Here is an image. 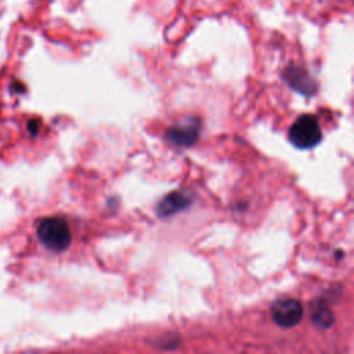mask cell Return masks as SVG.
<instances>
[{"mask_svg": "<svg viewBox=\"0 0 354 354\" xmlns=\"http://www.w3.org/2000/svg\"><path fill=\"white\" fill-rule=\"evenodd\" d=\"M271 317L277 325L282 328H293L303 317V307L296 299L282 297L272 303Z\"/></svg>", "mask_w": 354, "mask_h": 354, "instance_id": "obj_3", "label": "cell"}, {"mask_svg": "<svg viewBox=\"0 0 354 354\" xmlns=\"http://www.w3.org/2000/svg\"><path fill=\"white\" fill-rule=\"evenodd\" d=\"M283 79L286 83L295 90L303 94H313L317 91V83L314 79L299 66H289L283 73Z\"/></svg>", "mask_w": 354, "mask_h": 354, "instance_id": "obj_5", "label": "cell"}, {"mask_svg": "<svg viewBox=\"0 0 354 354\" xmlns=\"http://www.w3.org/2000/svg\"><path fill=\"white\" fill-rule=\"evenodd\" d=\"M201 122L198 118L188 116L183 120L174 123L166 133V137L170 142L180 145V147H189L192 145L199 134Z\"/></svg>", "mask_w": 354, "mask_h": 354, "instance_id": "obj_4", "label": "cell"}, {"mask_svg": "<svg viewBox=\"0 0 354 354\" xmlns=\"http://www.w3.org/2000/svg\"><path fill=\"white\" fill-rule=\"evenodd\" d=\"M36 232L40 243L51 252L65 250L72 241L71 228L61 217L43 218L39 223Z\"/></svg>", "mask_w": 354, "mask_h": 354, "instance_id": "obj_1", "label": "cell"}, {"mask_svg": "<svg viewBox=\"0 0 354 354\" xmlns=\"http://www.w3.org/2000/svg\"><path fill=\"white\" fill-rule=\"evenodd\" d=\"M310 314L314 325L321 329H326L333 322V314L329 306L324 300H315L310 306Z\"/></svg>", "mask_w": 354, "mask_h": 354, "instance_id": "obj_7", "label": "cell"}, {"mask_svg": "<svg viewBox=\"0 0 354 354\" xmlns=\"http://www.w3.org/2000/svg\"><path fill=\"white\" fill-rule=\"evenodd\" d=\"M289 141L300 149H308L315 147L321 138V127L318 119L314 115L304 113L299 116L289 129Z\"/></svg>", "mask_w": 354, "mask_h": 354, "instance_id": "obj_2", "label": "cell"}, {"mask_svg": "<svg viewBox=\"0 0 354 354\" xmlns=\"http://www.w3.org/2000/svg\"><path fill=\"white\" fill-rule=\"evenodd\" d=\"M192 199L188 196V194L176 191V192L169 194L159 202L156 212L160 217H167V216H171V214L188 207Z\"/></svg>", "mask_w": 354, "mask_h": 354, "instance_id": "obj_6", "label": "cell"}]
</instances>
